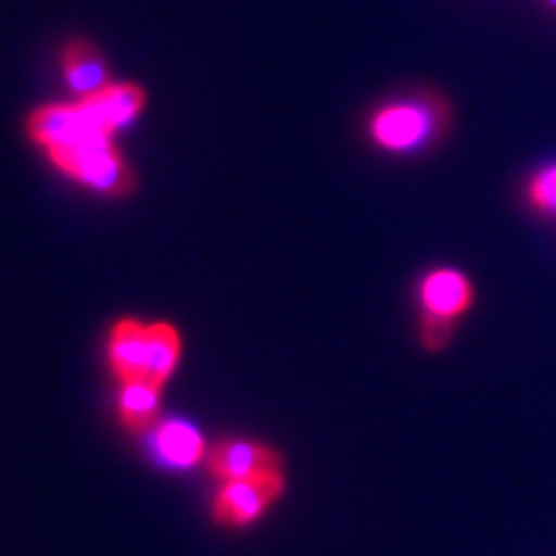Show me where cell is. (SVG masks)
Masks as SVG:
<instances>
[{
  "label": "cell",
  "instance_id": "cell-6",
  "mask_svg": "<svg viewBox=\"0 0 556 556\" xmlns=\"http://www.w3.org/2000/svg\"><path fill=\"white\" fill-rule=\"evenodd\" d=\"M26 135L39 148H65V144L86 142V139L111 137L103 131L99 124L88 116L83 103H47L34 111L26 122Z\"/></svg>",
  "mask_w": 556,
  "mask_h": 556
},
{
  "label": "cell",
  "instance_id": "cell-14",
  "mask_svg": "<svg viewBox=\"0 0 556 556\" xmlns=\"http://www.w3.org/2000/svg\"><path fill=\"white\" fill-rule=\"evenodd\" d=\"M548 3H552V5H556V0H548Z\"/></svg>",
  "mask_w": 556,
  "mask_h": 556
},
{
  "label": "cell",
  "instance_id": "cell-2",
  "mask_svg": "<svg viewBox=\"0 0 556 556\" xmlns=\"http://www.w3.org/2000/svg\"><path fill=\"white\" fill-rule=\"evenodd\" d=\"M451 124L448 103L438 93H417L413 99L381 106L371 116L368 135L387 152H409L426 148L443 137Z\"/></svg>",
  "mask_w": 556,
  "mask_h": 556
},
{
  "label": "cell",
  "instance_id": "cell-13",
  "mask_svg": "<svg viewBox=\"0 0 556 556\" xmlns=\"http://www.w3.org/2000/svg\"><path fill=\"white\" fill-rule=\"evenodd\" d=\"M528 199L541 212H556V168L539 173L528 186Z\"/></svg>",
  "mask_w": 556,
  "mask_h": 556
},
{
  "label": "cell",
  "instance_id": "cell-3",
  "mask_svg": "<svg viewBox=\"0 0 556 556\" xmlns=\"http://www.w3.org/2000/svg\"><path fill=\"white\" fill-rule=\"evenodd\" d=\"M420 299V343L430 353H441L454 338L456 323L475 304L469 276L456 268H433L417 287Z\"/></svg>",
  "mask_w": 556,
  "mask_h": 556
},
{
  "label": "cell",
  "instance_id": "cell-4",
  "mask_svg": "<svg viewBox=\"0 0 556 556\" xmlns=\"http://www.w3.org/2000/svg\"><path fill=\"white\" fill-rule=\"evenodd\" d=\"M283 495H287V471L219 482L217 495L212 500V520L222 528L240 531L266 516Z\"/></svg>",
  "mask_w": 556,
  "mask_h": 556
},
{
  "label": "cell",
  "instance_id": "cell-9",
  "mask_svg": "<svg viewBox=\"0 0 556 556\" xmlns=\"http://www.w3.org/2000/svg\"><path fill=\"white\" fill-rule=\"evenodd\" d=\"M152 446H155L160 462L170 469H193L204 464L208 454L201 430L180 417L157 422L152 430Z\"/></svg>",
  "mask_w": 556,
  "mask_h": 556
},
{
  "label": "cell",
  "instance_id": "cell-5",
  "mask_svg": "<svg viewBox=\"0 0 556 556\" xmlns=\"http://www.w3.org/2000/svg\"><path fill=\"white\" fill-rule=\"evenodd\" d=\"M204 467L217 482L258 477L268 471H287L281 451L255 438H225L208 446Z\"/></svg>",
  "mask_w": 556,
  "mask_h": 556
},
{
  "label": "cell",
  "instance_id": "cell-10",
  "mask_svg": "<svg viewBox=\"0 0 556 556\" xmlns=\"http://www.w3.org/2000/svg\"><path fill=\"white\" fill-rule=\"evenodd\" d=\"M62 75H65L67 86L75 90V93L90 96L99 93L101 88L109 86V67L106 58L99 52V47L90 45L88 39H70L65 47H62Z\"/></svg>",
  "mask_w": 556,
  "mask_h": 556
},
{
  "label": "cell",
  "instance_id": "cell-11",
  "mask_svg": "<svg viewBox=\"0 0 556 556\" xmlns=\"http://www.w3.org/2000/svg\"><path fill=\"white\" fill-rule=\"evenodd\" d=\"M160 397H163V387L150 384V381L122 384L119 397H116L122 426L135 435L152 433L160 422Z\"/></svg>",
  "mask_w": 556,
  "mask_h": 556
},
{
  "label": "cell",
  "instance_id": "cell-8",
  "mask_svg": "<svg viewBox=\"0 0 556 556\" xmlns=\"http://www.w3.org/2000/svg\"><path fill=\"white\" fill-rule=\"evenodd\" d=\"M80 103L88 111L90 119L99 124L106 135L114 137L116 131L142 114L144 103H148V93L137 83H109L99 93L83 96Z\"/></svg>",
  "mask_w": 556,
  "mask_h": 556
},
{
  "label": "cell",
  "instance_id": "cell-1",
  "mask_svg": "<svg viewBox=\"0 0 556 556\" xmlns=\"http://www.w3.org/2000/svg\"><path fill=\"white\" fill-rule=\"evenodd\" d=\"M47 157L62 176L106 199H127L137 189V173L114 144V137L52 148Z\"/></svg>",
  "mask_w": 556,
  "mask_h": 556
},
{
  "label": "cell",
  "instance_id": "cell-7",
  "mask_svg": "<svg viewBox=\"0 0 556 556\" xmlns=\"http://www.w3.org/2000/svg\"><path fill=\"white\" fill-rule=\"evenodd\" d=\"M150 323L139 317H122L111 325L106 338V364L116 384L148 381L150 364Z\"/></svg>",
  "mask_w": 556,
  "mask_h": 556
},
{
  "label": "cell",
  "instance_id": "cell-12",
  "mask_svg": "<svg viewBox=\"0 0 556 556\" xmlns=\"http://www.w3.org/2000/svg\"><path fill=\"white\" fill-rule=\"evenodd\" d=\"M148 340H150L148 381L150 384L165 389V384L173 379V374H176L180 356H184V338H180V330L176 325L160 319V323H150Z\"/></svg>",
  "mask_w": 556,
  "mask_h": 556
}]
</instances>
